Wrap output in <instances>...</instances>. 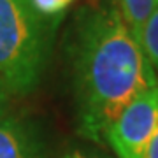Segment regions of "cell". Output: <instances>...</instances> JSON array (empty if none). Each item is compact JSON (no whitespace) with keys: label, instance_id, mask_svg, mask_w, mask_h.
Returning <instances> with one entry per match:
<instances>
[{"label":"cell","instance_id":"cell-1","mask_svg":"<svg viewBox=\"0 0 158 158\" xmlns=\"http://www.w3.org/2000/svg\"><path fill=\"white\" fill-rule=\"evenodd\" d=\"M67 58L79 127L93 141L135 97L158 85L141 44L113 6L79 12L67 34Z\"/></svg>","mask_w":158,"mask_h":158},{"label":"cell","instance_id":"cell-2","mask_svg":"<svg viewBox=\"0 0 158 158\" xmlns=\"http://www.w3.org/2000/svg\"><path fill=\"white\" fill-rule=\"evenodd\" d=\"M49 32L27 0H0V95H27L44 72Z\"/></svg>","mask_w":158,"mask_h":158},{"label":"cell","instance_id":"cell-3","mask_svg":"<svg viewBox=\"0 0 158 158\" xmlns=\"http://www.w3.org/2000/svg\"><path fill=\"white\" fill-rule=\"evenodd\" d=\"M158 127V85L142 91L106 130V141L118 158H144Z\"/></svg>","mask_w":158,"mask_h":158},{"label":"cell","instance_id":"cell-4","mask_svg":"<svg viewBox=\"0 0 158 158\" xmlns=\"http://www.w3.org/2000/svg\"><path fill=\"white\" fill-rule=\"evenodd\" d=\"M0 158H39L32 130L19 119L0 113Z\"/></svg>","mask_w":158,"mask_h":158},{"label":"cell","instance_id":"cell-5","mask_svg":"<svg viewBox=\"0 0 158 158\" xmlns=\"http://www.w3.org/2000/svg\"><path fill=\"white\" fill-rule=\"evenodd\" d=\"M156 7L158 0H118V11L137 42L141 39L144 23Z\"/></svg>","mask_w":158,"mask_h":158},{"label":"cell","instance_id":"cell-6","mask_svg":"<svg viewBox=\"0 0 158 158\" xmlns=\"http://www.w3.org/2000/svg\"><path fill=\"white\" fill-rule=\"evenodd\" d=\"M30 9L48 28H55L76 0H27Z\"/></svg>","mask_w":158,"mask_h":158},{"label":"cell","instance_id":"cell-7","mask_svg":"<svg viewBox=\"0 0 158 158\" xmlns=\"http://www.w3.org/2000/svg\"><path fill=\"white\" fill-rule=\"evenodd\" d=\"M139 44L142 48L144 56L148 58V62L151 65L153 72L156 74L158 77V7L153 11L151 16L148 18V21L144 23Z\"/></svg>","mask_w":158,"mask_h":158},{"label":"cell","instance_id":"cell-8","mask_svg":"<svg viewBox=\"0 0 158 158\" xmlns=\"http://www.w3.org/2000/svg\"><path fill=\"white\" fill-rule=\"evenodd\" d=\"M144 158H158V127H156V130H155V134H153L149 144H148Z\"/></svg>","mask_w":158,"mask_h":158},{"label":"cell","instance_id":"cell-9","mask_svg":"<svg viewBox=\"0 0 158 158\" xmlns=\"http://www.w3.org/2000/svg\"><path fill=\"white\" fill-rule=\"evenodd\" d=\"M63 158H97V156L88 155V153H85L83 149H70V151H67L63 155Z\"/></svg>","mask_w":158,"mask_h":158},{"label":"cell","instance_id":"cell-10","mask_svg":"<svg viewBox=\"0 0 158 158\" xmlns=\"http://www.w3.org/2000/svg\"><path fill=\"white\" fill-rule=\"evenodd\" d=\"M0 98H2V95H0Z\"/></svg>","mask_w":158,"mask_h":158}]
</instances>
